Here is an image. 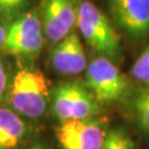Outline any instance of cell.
Listing matches in <instances>:
<instances>
[{"mask_svg":"<svg viewBox=\"0 0 149 149\" xmlns=\"http://www.w3.org/2000/svg\"><path fill=\"white\" fill-rule=\"evenodd\" d=\"M77 13L76 0H43L41 23L44 37L53 43L63 40L76 27Z\"/></svg>","mask_w":149,"mask_h":149,"instance_id":"obj_7","label":"cell"},{"mask_svg":"<svg viewBox=\"0 0 149 149\" xmlns=\"http://www.w3.org/2000/svg\"><path fill=\"white\" fill-rule=\"evenodd\" d=\"M115 23L134 38L149 33V0H108Z\"/></svg>","mask_w":149,"mask_h":149,"instance_id":"obj_8","label":"cell"},{"mask_svg":"<svg viewBox=\"0 0 149 149\" xmlns=\"http://www.w3.org/2000/svg\"><path fill=\"white\" fill-rule=\"evenodd\" d=\"M27 0H0V12L12 13L21 9Z\"/></svg>","mask_w":149,"mask_h":149,"instance_id":"obj_14","label":"cell"},{"mask_svg":"<svg viewBox=\"0 0 149 149\" xmlns=\"http://www.w3.org/2000/svg\"><path fill=\"white\" fill-rule=\"evenodd\" d=\"M86 86L100 104H109L127 95L129 82L111 60L96 58L86 66Z\"/></svg>","mask_w":149,"mask_h":149,"instance_id":"obj_4","label":"cell"},{"mask_svg":"<svg viewBox=\"0 0 149 149\" xmlns=\"http://www.w3.org/2000/svg\"><path fill=\"white\" fill-rule=\"evenodd\" d=\"M132 108L138 126L149 133V85H146L134 96Z\"/></svg>","mask_w":149,"mask_h":149,"instance_id":"obj_11","label":"cell"},{"mask_svg":"<svg viewBox=\"0 0 149 149\" xmlns=\"http://www.w3.org/2000/svg\"><path fill=\"white\" fill-rule=\"evenodd\" d=\"M26 149H48L45 147V145H43L42 143H36V144L31 145V146H29L27 147Z\"/></svg>","mask_w":149,"mask_h":149,"instance_id":"obj_17","label":"cell"},{"mask_svg":"<svg viewBox=\"0 0 149 149\" xmlns=\"http://www.w3.org/2000/svg\"><path fill=\"white\" fill-rule=\"evenodd\" d=\"M102 149H136L135 141L123 127L107 130Z\"/></svg>","mask_w":149,"mask_h":149,"instance_id":"obj_12","label":"cell"},{"mask_svg":"<svg viewBox=\"0 0 149 149\" xmlns=\"http://www.w3.org/2000/svg\"><path fill=\"white\" fill-rule=\"evenodd\" d=\"M76 27L87 44L102 56L118 60L122 54L120 38L103 12L90 0L79 1Z\"/></svg>","mask_w":149,"mask_h":149,"instance_id":"obj_2","label":"cell"},{"mask_svg":"<svg viewBox=\"0 0 149 149\" xmlns=\"http://www.w3.org/2000/svg\"><path fill=\"white\" fill-rule=\"evenodd\" d=\"M50 96L48 81L41 71L22 69L18 71L9 88V104L20 116L40 118L47 111Z\"/></svg>","mask_w":149,"mask_h":149,"instance_id":"obj_1","label":"cell"},{"mask_svg":"<svg viewBox=\"0 0 149 149\" xmlns=\"http://www.w3.org/2000/svg\"><path fill=\"white\" fill-rule=\"evenodd\" d=\"M106 130L95 118L60 123L55 136L62 149H102Z\"/></svg>","mask_w":149,"mask_h":149,"instance_id":"obj_6","label":"cell"},{"mask_svg":"<svg viewBox=\"0 0 149 149\" xmlns=\"http://www.w3.org/2000/svg\"><path fill=\"white\" fill-rule=\"evenodd\" d=\"M45 42L41 19L34 12L19 17L7 30L5 48L15 55L33 58L41 52Z\"/></svg>","mask_w":149,"mask_h":149,"instance_id":"obj_5","label":"cell"},{"mask_svg":"<svg viewBox=\"0 0 149 149\" xmlns=\"http://www.w3.org/2000/svg\"><path fill=\"white\" fill-rule=\"evenodd\" d=\"M28 134L26 122L19 114L0 107V149H17Z\"/></svg>","mask_w":149,"mask_h":149,"instance_id":"obj_10","label":"cell"},{"mask_svg":"<svg viewBox=\"0 0 149 149\" xmlns=\"http://www.w3.org/2000/svg\"><path fill=\"white\" fill-rule=\"evenodd\" d=\"M50 97L52 113L60 123L93 118L101 111V104L88 87L75 81L54 86Z\"/></svg>","mask_w":149,"mask_h":149,"instance_id":"obj_3","label":"cell"},{"mask_svg":"<svg viewBox=\"0 0 149 149\" xmlns=\"http://www.w3.org/2000/svg\"><path fill=\"white\" fill-rule=\"evenodd\" d=\"M132 75L136 81L149 85V45L143 50L132 66Z\"/></svg>","mask_w":149,"mask_h":149,"instance_id":"obj_13","label":"cell"},{"mask_svg":"<svg viewBox=\"0 0 149 149\" xmlns=\"http://www.w3.org/2000/svg\"><path fill=\"white\" fill-rule=\"evenodd\" d=\"M6 38H7V29L2 24H0V49L5 47Z\"/></svg>","mask_w":149,"mask_h":149,"instance_id":"obj_16","label":"cell"},{"mask_svg":"<svg viewBox=\"0 0 149 149\" xmlns=\"http://www.w3.org/2000/svg\"><path fill=\"white\" fill-rule=\"evenodd\" d=\"M51 64L61 75H77L86 70V55L77 33L72 32L54 47Z\"/></svg>","mask_w":149,"mask_h":149,"instance_id":"obj_9","label":"cell"},{"mask_svg":"<svg viewBox=\"0 0 149 149\" xmlns=\"http://www.w3.org/2000/svg\"><path fill=\"white\" fill-rule=\"evenodd\" d=\"M7 88H8V76H7L5 65L0 61V98L5 95Z\"/></svg>","mask_w":149,"mask_h":149,"instance_id":"obj_15","label":"cell"}]
</instances>
